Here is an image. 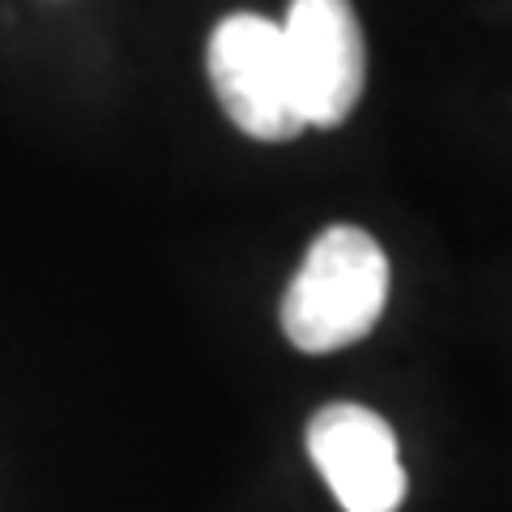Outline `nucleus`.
Instances as JSON below:
<instances>
[{"mask_svg": "<svg viewBox=\"0 0 512 512\" xmlns=\"http://www.w3.org/2000/svg\"><path fill=\"white\" fill-rule=\"evenodd\" d=\"M389 299L384 248L359 227H329L312 239L282 295V329L308 355L367 338Z\"/></svg>", "mask_w": 512, "mask_h": 512, "instance_id": "f257e3e1", "label": "nucleus"}, {"mask_svg": "<svg viewBox=\"0 0 512 512\" xmlns=\"http://www.w3.org/2000/svg\"><path fill=\"white\" fill-rule=\"evenodd\" d=\"M210 82L222 111L256 141H291L303 116L291 86L282 26L261 13H231L210 35Z\"/></svg>", "mask_w": 512, "mask_h": 512, "instance_id": "f03ea898", "label": "nucleus"}, {"mask_svg": "<svg viewBox=\"0 0 512 512\" xmlns=\"http://www.w3.org/2000/svg\"><path fill=\"white\" fill-rule=\"evenodd\" d=\"M282 47L303 128H333L363 94V30L350 0H291Z\"/></svg>", "mask_w": 512, "mask_h": 512, "instance_id": "7ed1b4c3", "label": "nucleus"}, {"mask_svg": "<svg viewBox=\"0 0 512 512\" xmlns=\"http://www.w3.org/2000/svg\"><path fill=\"white\" fill-rule=\"evenodd\" d=\"M308 453L346 512H397L406 500V470L393 427L376 410L333 402L308 423Z\"/></svg>", "mask_w": 512, "mask_h": 512, "instance_id": "20e7f679", "label": "nucleus"}]
</instances>
